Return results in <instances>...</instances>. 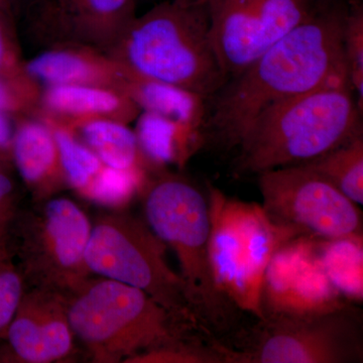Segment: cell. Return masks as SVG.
<instances>
[{
    "label": "cell",
    "instance_id": "27",
    "mask_svg": "<svg viewBox=\"0 0 363 363\" xmlns=\"http://www.w3.org/2000/svg\"><path fill=\"white\" fill-rule=\"evenodd\" d=\"M6 9L0 6V75L6 77H26L25 61L14 39L11 28V16Z\"/></svg>",
    "mask_w": 363,
    "mask_h": 363
},
{
    "label": "cell",
    "instance_id": "2",
    "mask_svg": "<svg viewBox=\"0 0 363 363\" xmlns=\"http://www.w3.org/2000/svg\"><path fill=\"white\" fill-rule=\"evenodd\" d=\"M145 220L175 252L191 311L200 331L221 340L238 331L240 310L219 289L210 257L208 194L169 173L147 179L142 192Z\"/></svg>",
    "mask_w": 363,
    "mask_h": 363
},
{
    "label": "cell",
    "instance_id": "5",
    "mask_svg": "<svg viewBox=\"0 0 363 363\" xmlns=\"http://www.w3.org/2000/svg\"><path fill=\"white\" fill-rule=\"evenodd\" d=\"M64 296L72 330L92 362L125 363L145 351L205 336L143 290L114 279L90 277Z\"/></svg>",
    "mask_w": 363,
    "mask_h": 363
},
{
    "label": "cell",
    "instance_id": "11",
    "mask_svg": "<svg viewBox=\"0 0 363 363\" xmlns=\"http://www.w3.org/2000/svg\"><path fill=\"white\" fill-rule=\"evenodd\" d=\"M317 1L210 0V37L227 79L238 76L307 20Z\"/></svg>",
    "mask_w": 363,
    "mask_h": 363
},
{
    "label": "cell",
    "instance_id": "17",
    "mask_svg": "<svg viewBox=\"0 0 363 363\" xmlns=\"http://www.w3.org/2000/svg\"><path fill=\"white\" fill-rule=\"evenodd\" d=\"M124 92L140 111L157 114L205 138L208 100L177 86L128 73Z\"/></svg>",
    "mask_w": 363,
    "mask_h": 363
},
{
    "label": "cell",
    "instance_id": "29",
    "mask_svg": "<svg viewBox=\"0 0 363 363\" xmlns=\"http://www.w3.org/2000/svg\"><path fill=\"white\" fill-rule=\"evenodd\" d=\"M14 117L0 111V161L7 164H11V149L16 123Z\"/></svg>",
    "mask_w": 363,
    "mask_h": 363
},
{
    "label": "cell",
    "instance_id": "24",
    "mask_svg": "<svg viewBox=\"0 0 363 363\" xmlns=\"http://www.w3.org/2000/svg\"><path fill=\"white\" fill-rule=\"evenodd\" d=\"M26 285L9 235L0 241V340H4L7 328L20 306L26 292Z\"/></svg>",
    "mask_w": 363,
    "mask_h": 363
},
{
    "label": "cell",
    "instance_id": "12",
    "mask_svg": "<svg viewBox=\"0 0 363 363\" xmlns=\"http://www.w3.org/2000/svg\"><path fill=\"white\" fill-rule=\"evenodd\" d=\"M136 0H26L21 13L45 47L81 45L111 54L135 20Z\"/></svg>",
    "mask_w": 363,
    "mask_h": 363
},
{
    "label": "cell",
    "instance_id": "32",
    "mask_svg": "<svg viewBox=\"0 0 363 363\" xmlns=\"http://www.w3.org/2000/svg\"><path fill=\"white\" fill-rule=\"evenodd\" d=\"M9 235H11V233L0 234V241L6 240V238H9Z\"/></svg>",
    "mask_w": 363,
    "mask_h": 363
},
{
    "label": "cell",
    "instance_id": "31",
    "mask_svg": "<svg viewBox=\"0 0 363 363\" xmlns=\"http://www.w3.org/2000/svg\"><path fill=\"white\" fill-rule=\"evenodd\" d=\"M182 4H192V6H207L210 0H179Z\"/></svg>",
    "mask_w": 363,
    "mask_h": 363
},
{
    "label": "cell",
    "instance_id": "6",
    "mask_svg": "<svg viewBox=\"0 0 363 363\" xmlns=\"http://www.w3.org/2000/svg\"><path fill=\"white\" fill-rule=\"evenodd\" d=\"M217 340L224 363H362L360 310L333 304L307 311H267L252 328Z\"/></svg>",
    "mask_w": 363,
    "mask_h": 363
},
{
    "label": "cell",
    "instance_id": "19",
    "mask_svg": "<svg viewBox=\"0 0 363 363\" xmlns=\"http://www.w3.org/2000/svg\"><path fill=\"white\" fill-rule=\"evenodd\" d=\"M135 133L145 161L155 169L181 164L205 140L202 133L145 111L138 114Z\"/></svg>",
    "mask_w": 363,
    "mask_h": 363
},
{
    "label": "cell",
    "instance_id": "26",
    "mask_svg": "<svg viewBox=\"0 0 363 363\" xmlns=\"http://www.w3.org/2000/svg\"><path fill=\"white\" fill-rule=\"evenodd\" d=\"M42 87L26 77H6L0 75V111L20 118L38 116Z\"/></svg>",
    "mask_w": 363,
    "mask_h": 363
},
{
    "label": "cell",
    "instance_id": "1",
    "mask_svg": "<svg viewBox=\"0 0 363 363\" xmlns=\"http://www.w3.org/2000/svg\"><path fill=\"white\" fill-rule=\"evenodd\" d=\"M346 0H318L311 16L229 79L208 100L205 138L238 147L264 111L298 95L348 78L343 51Z\"/></svg>",
    "mask_w": 363,
    "mask_h": 363
},
{
    "label": "cell",
    "instance_id": "15",
    "mask_svg": "<svg viewBox=\"0 0 363 363\" xmlns=\"http://www.w3.org/2000/svg\"><path fill=\"white\" fill-rule=\"evenodd\" d=\"M11 164L35 203L55 197L67 188L54 130L43 117L16 118Z\"/></svg>",
    "mask_w": 363,
    "mask_h": 363
},
{
    "label": "cell",
    "instance_id": "30",
    "mask_svg": "<svg viewBox=\"0 0 363 363\" xmlns=\"http://www.w3.org/2000/svg\"><path fill=\"white\" fill-rule=\"evenodd\" d=\"M26 0H0V6L6 9L11 14L21 13Z\"/></svg>",
    "mask_w": 363,
    "mask_h": 363
},
{
    "label": "cell",
    "instance_id": "20",
    "mask_svg": "<svg viewBox=\"0 0 363 363\" xmlns=\"http://www.w3.org/2000/svg\"><path fill=\"white\" fill-rule=\"evenodd\" d=\"M303 164L362 206L363 135Z\"/></svg>",
    "mask_w": 363,
    "mask_h": 363
},
{
    "label": "cell",
    "instance_id": "13",
    "mask_svg": "<svg viewBox=\"0 0 363 363\" xmlns=\"http://www.w3.org/2000/svg\"><path fill=\"white\" fill-rule=\"evenodd\" d=\"M65 296L42 288L26 290L7 328L0 362H68L76 353Z\"/></svg>",
    "mask_w": 363,
    "mask_h": 363
},
{
    "label": "cell",
    "instance_id": "7",
    "mask_svg": "<svg viewBox=\"0 0 363 363\" xmlns=\"http://www.w3.org/2000/svg\"><path fill=\"white\" fill-rule=\"evenodd\" d=\"M210 257L219 289L241 313L262 317L264 279L272 257L295 241L272 224L260 205L208 187Z\"/></svg>",
    "mask_w": 363,
    "mask_h": 363
},
{
    "label": "cell",
    "instance_id": "9",
    "mask_svg": "<svg viewBox=\"0 0 363 363\" xmlns=\"http://www.w3.org/2000/svg\"><path fill=\"white\" fill-rule=\"evenodd\" d=\"M35 204L18 212L11 227L16 262L30 288L66 295L92 274L86 264L92 222L68 198L55 196Z\"/></svg>",
    "mask_w": 363,
    "mask_h": 363
},
{
    "label": "cell",
    "instance_id": "28",
    "mask_svg": "<svg viewBox=\"0 0 363 363\" xmlns=\"http://www.w3.org/2000/svg\"><path fill=\"white\" fill-rule=\"evenodd\" d=\"M9 164L0 161V233L11 231L16 216L18 204L16 187L9 172Z\"/></svg>",
    "mask_w": 363,
    "mask_h": 363
},
{
    "label": "cell",
    "instance_id": "21",
    "mask_svg": "<svg viewBox=\"0 0 363 363\" xmlns=\"http://www.w3.org/2000/svg\"><path fill=\"white\" fill-rule=\"evenodd\" d=\"M45 121L51 124L54 130L67 188L82 197L104 164L70 128L49 119Z\"/></svg>",
    "mask_w": 363,
    "mask_h": 363
},
{
    "label": "cell",
    "instance_id": "18",
    "mask_svg": "<svg viewBox=\"0 0 363 363\" xmlns=\"http://www.w3.org/2000/svg\"><path fill=\"white\" fill-rule=\"evenodd\" d=\"M63 125L70 128L106 166L119 169H150L140 149L135 130H130L128 123L109 118H92Z\"/></svg>",
    "mask_w": 363,
    "mask_h": 363
},
{
    "label": "cell",
    "instance_id": "4",
    "mask_svg": "<svg viewBox=\"0 0 363 363\" xmlns=\"http://www.w3.org/2000/svg\"><path fill=\"white\" fill-rule=\"evenodd\" d=\"M109 55L133 75L207 100L228 80L212 45L207 6L161 2L135 16Z\"/></svg>",
    "mask_w": 363,
    "mask_h": 363
},
{
    "label": "cell",
    "instance_id": "25",
    "mask_svg": "<svg viewBox=\"0 0 363 363\" xmlns=\"http://www.w3.org/2000/svg\"><path fill=\"white\" fill-rule=\"evenodd\" d=\"M343 51L348 79L363 111V4L348 0L343 28Z\"/></svg>",
    "mask_w": 363,
    "mask_h": 363
},
{
    "label": "cell",
    "instance_id": "23",
    "mask_svg": "<svg viewBox=\"0 0 363 363\" xmlns=\"http://www.w3.org/2000/svg\"><path fill=\"white\" fill-rule=\"evenodd\" d=\"M125 363H224L216 339L199 335L145 351Z\"/></svg>",
    "mask_w": 363,
    "mask_h": 363
},
{
    "label": "cell",
    "instance_id": "14",
    "mask_svg": "<svg viewBox=\"0 0 363 363\" xmlns=\"http://www.w3.org/2000/svg\"><path fill=\"white\" fill-rule=\"evenodd\" d=\"M25 70L40 87L93 85L123 91L128 72L107 52L81 45L49 47L30 61Z\"/></svg>",
    "mask_w": 363,
    "mask_h": 363
},
{
    "label": "cell",
    "instance_id": "8",
    "mask_svg": "<svg viewBox=\"0 0 363 363\" xmlns=\"http://www.w3.org/2000/svg\"><path fill=\"white\" fill-rule=\"evenodd\" d=\"M166 250L147 221L124 209L111 210L92 222L86 264L91 274L143 290L198 328L183 281L169 267Z\"/></svg>",
    "mask_w": 363,
    "mask_h": 363
},
{
    "label": "cell",
    "instance_id": "22",
    "mask_svg": "<svg viewBox=\"0 0 363 363\" xmlns=\"http://www.w3.org/2000/svg\"><path fill=\"white\" fill-rule=\"evenodd\" d=\"M147 169H119L104 164L82 198L111 210L124 209L142 192L149 175Z\"/></svg>",
    "mask_w": 363,
    "mask_h": 363
},
{
    "label": "cell",
    "instance_id": "33",
    "mask_svg": "<svg viewBox=\"0 0 363 363\" xmlns=\"http://www.w3.org/2000/svg\"></svg>",
    "mask_w": 363,
    "mask_h": 363
},
{
    "label": "cell",
    "instance_id": "3",
    "mask_svg": "<svg viewBox=\"0 0 363 363\" xmlns=\"http://www.w3.org/2000/svg\"><path fill=\"white\" fill-rule=\"evenodd\" d=\"M362 111L350 79L272 106L240 140L234 172L257 175L298 166L362 135Z\"/></svg>",
    "mask_w": 363,
    "mask_h": 363
},
{
    "label": "cell",
    "instance_id": "10",
    "mask_svg": "<svg viewBox=\"0 0 363 363\" xmlns=\"http://www.w3.org/2000/svg\"><path fill=\"white\" fill-rule=\"evenodd\" d=\"M262 210L296 238L362 242V212L337 188L304 164L259 175Z\"/></svg>",
    "mask_w": 363,
    "mask_h": 363
},
{
    "label": "cell",
    "instance_id": "16",
    "mask_svg": "<svg viewBox=\"0 0 363 363\" xmlns=\"http://www.w3.org/2000/svg\"><path fill=\"white\" fill-rule=\"evenodd\" d=\"M140 108L123 91L93 85H52L42 88L38 116L61 124L92 118L130 123Z\"/></svg>",
    "mask_w": 363,
    "mask_h": 363
}]
</instances>
